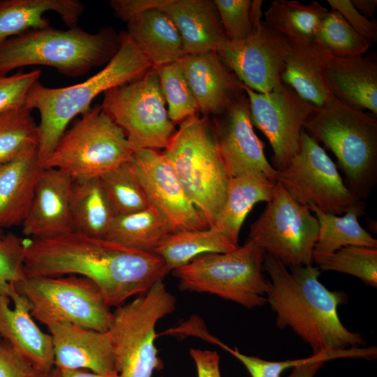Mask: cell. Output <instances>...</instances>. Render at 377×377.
Here are the masks:
<instances>
[{
    "instance_id": "bcb514c9",
    "label": "cell",
    "mask_w": 377,
    "mask_h": 377,
    "mask_svg": "<svg viewBox=\"0 0 377 377\" xmlns=\"http://www.w3.org/2000/svg\"><path fill=\"white\" fill-rule=\"evenodd\" d=\"M189 353L195 364L198 377H221L217 352L191 348Z\"/></svg>"
},
{
    "instance_id": "8fae6325",
    "label": "cell",
    "mask_w": 377,
    "mask_h": 377,
    "mask_svg": "<svg viewBox=\"0 0 377 377\" xmlns=\"http://www.w3.org/2000/svg\"><path fill=\"white\" fill-rule=\"evenodd\" d=\"M157 69L104 93L102 110L124 131L133 151L166 149L176 132Z\"/></svg>"
},
{
    "instance_id": "8d00e7d4",
    "label": "cell",
    "mask_w": 377,
    "mask_h": 377,
    "mask_svg": "<svg viewBox=\"0 0 377 377\" xmlns=\"http://www.w3.org/2000/svg\"><path fill=\"white\" fill-rule=\"evenodd\" d=\"M315 40L323 45L334 57L339 58L363 56L371 45L334 9L328 10L323 19Z\"/></svg>"
},
{
    "instance_id": "ac0fdd59",
    "label": "cell",
    "mask_w": 377,
    "mask_h": 377,
    "mask_svg": "<svg viewBox=\"0 0 377 377\" xmlns=\"http://www.w3.org/2000/svg\"><path fill=\"white\" fill-rule=\"evenodd\" d=\"M73 179L55 168L40 174L22 233L27 238L48 239L73 232L71 212Z\"/></svg>"
},
{
    "instance_id": "4dcf8cb0",
    "label": "cell",
    "mask_w": 377,
    "mask_h": 377,
    "mask_svg": "<svg viewBox=\"0 0 377 377\" xmlns=\"http://www.w3.org/2000/svg\"><path fill=\"white\" fill-rule=\"evenodd\" d=\"M328 10L318 1L303 4L297 1L274 0L264 13L265 22L292 44L314 40Z\"/></svg>"
},
{
    "instance_id": "7a4b0ae2",
    "label": "cell",
    "mask_w": 377,
    "mask_h": 377,
    "mask_svg": "<svg viewBox=\"0 0 377 377\" xmlns=\"http://www.w3.org/2000/svg\"><path fill=\"white\" fill-rule=\"evenodd\" d=\"M263 269L269 275L267 302L276 314V325L290 327L313 350V355L335 353L360 348L362 336L348 330L338 315L346 302L342 291L330 290L312 265L290 267L266 253Z\"/></svg>"
},
{
    "instance_id": "e575fe53",
    "label": "cell",
    "mask_w": 377,
    "mask_h": 377,
    "mask_svg": "<svg viewBox=\"0 0 377 377\" xmlns=\"http://www.w3.org/2000/svg\"><path fill=\"white\" fill-rule=\"evenodd\" d=\"M38 125L24 105L0 113V165L37 147Z\"/></svg>"
},
{
    "instance_id": "603a6c76",
    "label": "cell",
    "mask_w": 377,
    "mask_h": 377,
    "mask_svg": "<svg viewBox=\"0 0 377 377\" xmlns=\"http://www.w3.org/2000/svg\"><path fill=\"white\" fill-rule=\"evenodd\" d=\"M160 9L177 28L184 55L216 52L228 40L214 1L168 0Z\"/></svg>"
},
{
    "instance_id": "f907efd6",
    "label": "cell",
    "mask_w": 377,
    "mask_h": 377,
    "mask_svg": "<svg viewBox=\"0 0 377 377\" xmlns=\"http://www.w3.org/2000/svg\"><path fill=\"white\" fill-rule=\"evenodd\" d=\"M3 235V230L0 229V236Z\"/></svg>"
},
{
    "instance_id": "d590c367",
    "label": "cell",
    "mask_w": 377,
    "mask_h": 377,
    "mask_svg": "<svg viewBox=\"0 0 377 377\" xmlns=\"http://www.w3.org/2000/svg\"><path fill=\"white\" fill-rule=\"evenodd\" d=\"M313 262L324 271H337L377 286V248L348 246L328 255H313Z\"/></svg>"
},
{
    "instance_id": "4316f807",
    "label": "cell",
    "mask_w": 377,
    "mask_h": 377,
    "mask_svg": "<svg viewBox=\"0 0 377 377\" xmlns=\"http://www.w3.org/2000/svg\"><path fill=\"white\" fill-rule=\"evenodd\" d=\"M84 10L77 0L0 1V43L28 31L50 27L44 14L53 11L70 28L77 27Z\"/></svg>"
},
{
    "instance_id": "b9f144b4",
    "label": "cell",
    "mask_w": 377,
    "mask_h": 377,
    "mask_svg": "<svg viewBox=\"0 0 377 377\" xmlns=\"http://www.w3.org/2000/svg\"><path fill=\"white\" fill-rule=\"evenodd\" d=\"M0 377H58L56 367L40 369L2 339L0 345Z\"/></svg>"
},
{
    "instance_id": "277c9868",
    "label": "cell",
    "mask_w": 377,
    "mask_h": 377,
    "mask_svg": "<svg viewBox=\"0 0 377 377\" xmlns=\"http://www.w3.org/2000/svg\"><path fill=\"white\" fill-rule=\"evenodd\" d=\"M120 44V36L107 28L95 34L77 27L30 30L0 43V75L23 66L43 65L78 77L108 63Z\"/></svg>"
},
{
    "instance_id": "f546056e",
    "label": "cell",
    "mask_w": 377,
    "mask_h": 377,
    "mask_svg": "<svg viewBox=\"0 0 377 377\" xmlns=\"http://www.w3.org/2000/svg\"><path fill=\"white\" fill-rule=\"evenodd\" d=\"M308 206L319 225L313 255H328L348 246L377 248V240L358 221L364 214L363 201L350 207L342 216L324 212L312 205Z\"/></svg>"
},
{
    "instance_id": "ffe728a7",
    "label": "cell",
    "mask_w": 377,
    "mask_h": 377,
    "mask_svg": "<svg viewBox=\"0 0 377 377\" xmlns=\"http://www.w3.org/2000/svg\"><path fill=\"white\" fill-rule=\"evenodd\" d=\"M198 110L217 115L244 93L243 83L223 63L215 51L185 54L178 60Z\"/></svg>"
},
{
    "instance_id": "4fadbf2b",
    "label": "cell",
    "mask_w": 377,
    "mask_h": 377,
    "mask_svg": "<svg viewBox=\"0 0 377 377\" xmlns=\"http://www.w3.org/2000/svg\"><path fill=\"white\" fill-rule=\"evenodd\" d=\"M276 182L298 202L341 215L362 200L345 185L337 165L303 128L300 148L288 165L277 171Z\"/></svg>"
},
{
    "instance_id": "5bb4252c",
    "label": "cell",
    "mask_w": 377,
    "mask_h": 377,
    "mask_svg": "<svg viewBox=\"0 0 377 377\" xmlns=\"http://www.w3.org/2000/svg\"><path fill=\"white\" fill-rule=\"evenodd\" d=\"M252 123L267 138L273 151L272 165L284 170L300 148V134L316 107L302 99L283 83L268 93H258L243 85Z\"/></svg>"
},
{
    "instance_id": "83f0119b",
    "label": "cell",
    "mask_w": 377,
    "mask_h": 377,
    "mask_svg": "<svg viewBox=\"0 0 377 377\" xmlns=\"http://www.w3.org/2000/svg\"><path fill=\"white\" fill-rule=\"evenodd\" d=\"M275 183L258 172L230 178L225 205L212 227L238 246L240 230L247 214L256 203L271 200Z\"/></svg>"
},
{
    "instance_id": "3957f363",
    "label": "cell",
    "mask_w": 377,
    "mask_h": 377,
    "mask_svg": "<svg viewBox=\"0 0 377 377\" xmlns=\"http://www.w3.org/2000/svg\"><path fill=\"white\" fill-rule=\"evenodd\" d=\"M119 48L100 72L85 81L64 87L50 88L39 81L29 90L24 105L37 109L40 114L38 158L41 167L77 114L90 110L92 101L100 94L133 81L153 66L135 43L122 32Z\"/></svg>"
},
{
    "instance_id": "8992f818",
    "label": "cell",
    "mask_w": 377,
    "mask_h": 377,
    "mask_svg": "<svg viewBox=\"0 0 377 377\" xmlns=\"http://www.w3.org/2000/svg\"><path fill=\"white\" fill-rule=\"evenodd\" d=\"M163 154L212 227L225 205L230 177L218 153L212 122L196 114L184 119Z\"/></svg>"
},
{
    "instance_id": "44dd1931",
    "label": "cell",
    "mask_w": 377,
    "mask_h": 377,
    "mask_svg": "<svg viewBox=\"0 0 377 377\" xmlns=\"http://www.w3.org/2000/svg\"><path fill=\"white\" fill-rule=\"evenodd\" d=\"M0 337L37 368L54 367L52 337L34 322L28 301L17 290L10 298L0 295Z\"/></svg>"
},
{
    "instance_id": "ba28073f",
    "label": "cell",
    "mask_w": 377,
    "mask_h": 377,
    "mask_svg": "<svg viewBox=\"0 0 377 377\" xmlns=\"http://www.w3.org/2000/svg\"><path fill=\"white\" fill-rule=\"evenodd\" d=\"M123 130L96 106L65 131L43 168H55L73 180L100 177L132 159Z\"/></svg>"
},
{
    "instance_id": "5b68a950",
    "label": "cell",
    "mask_w": 377,
    "mask_h": 377,
    "mask_svg": "<svg viewBox=\"0 0 377 377\" xmlns=\"http://www.w3.org/2000/svg\"><path fill=\"white\" fill-rule=\"evenodd\" d=\"M336 156L348 186L360 200L377 182V120L334 98L316 108L304 127Z\"/></svg>"
},
{
    "instance_id": "d4e9b609",
    "label": "cell",
    "mask_w": 377,
    "mask_h": 377,
    "mask_svg": "<svg viewBox=\"0 0 377 377\" xmlns=\"http://www.w3.org/2000/svg\"><path fill=\"white\" fill-rule=\"evenodd\" d=\"M327 78L334 98L377 114V59L374 54L353 58L333 57Z\"/></svg>"
},
{
    "instance_id": "7dc6e473",
    "label": "cell",
    "mask_w": 377,
    "mask_h": 377,
    "mask_svg": "<svg viewBox=\"0 0 377 377\" xmlns=\"http://www.w3.org/2000/svg\"><path fill=\"white\" fill-rule=\"evenodd\" d=\"M349 356L348 352L312 355L306 362L293 367L291 374L286 377H313L326 361Z\"/></svg>"
},
{
    "instance_id": "9c48e42d",
    "label": "cell",
    "mask_w": 377,
    "mask_h": 377,
    "mask_svg": "<svg viewBox=\"0 0 377 377\" xmlns=\"http://www.w3.org/2000/svg\"><path fill=\"white\" fill-rule=\"evenodd\" d=\"M176 299L163 281L133 301L117 307L108 331L121 377H152L163 368L155 346L156 323L175 308Z\"/></svg>"
},
{
    "instance_id": "c3c4849f",
    "label": "cell",
    "mask_w": 377,
    "mask_h": 377,
    "mask_svg": "<svg viewBox=\"0 0 377 377\" xmlns=\"http://www.w3.org/2000/svg\"><path fill=\"white\" fill-rule=\"evenodd\" d=\"M354 7L365 17L374 19L377 7L376 0H350Z\"/></svg>"
},
{
    "instance_id": "cb8c5ba5",
    "label": "cell",
    "mask_w": 377,
    "mask_h": 377,
    "mask_svg": "<svg viewBox=\"0 0 377 377\" xmlns=\"http://www.w3.org/2000/svg\"><path fill=\"white\" fill-rule=\"evenodd\" d=\"M38 148L0 165V229L22 225L30 208L40 174Z\"/></svg>"
},
{
    "instance_id": "f35d334b",
    "label": "cell",
    "mask_w": 377,
    "mask_h": 377,
    "mask_svg": "<svg viewBox=\"0 0 377 377\" xmlns=\"http://www.w3.org/2000/svg\"><path fill=\"white\" fill-rule=\"evenodd\" d=\"M168 103V114L174 123H181L198 110L179 61L155 67Z\"/></svg>"
},
{
    "instance_id": "74e56055",
    "label": "cell",
    "mask_w": 377,
    "mask_h": 377,
    "mask_svg": "<svg viewBox=\"0 0 377 377\" xmlns=\"http://www.w3.org/2000/svg\"><path fill=\"white\" fill-rule=\"evenodd\" d=\"M228 41L250 37L261 24L262 0H214Z\"/></svg>"
},
{
    "instance_id": "ab89813d",
    "label": "cell",
    "mask_w": 377,
    "mask_h": 377,
    "mask_svg": "<svg viewBox=\"0 0 377 377\" xmlns=\"http://www.w3.org/2000/svg\"><path fill=\"white\" fill-rule=\"evenodd\" d=\"M24 238L13 233L0 236V295L10 298L14 284L23 281Z\"/></svg>"
},
{
    "instance_id": "1f68e13d",
    "label": "cell",
    "mask_w": 377,
    "mask_h": 377,
    "mask_svg": "<svg viewBox=\"0 0 377 377\" xmlns=\"http://www.w3.org/2000/svg\"><path fill=\"white\" fill-rule=\"evenodd\" d=\"M238 246L217 229L210 227L169 233L160 242L154 253L163 258L170 272L187 265L200 255L227 253Z\"/></svg>"
},
{
    "instance_id": "2e32d148",
    "label": "cell",
    "mask_w": 377,
    "mask_h": 377,
    "mask_svg": "<svg viewBox=\"0 0 377 377\" xmlns=\"http://www.w3.org/2000/svg\"><path fill=\"white\" fill-rule=\"evenodd\" d=\"M132 161L149 205L166 221L170 233L209 228L163 153L138 149L133 151Z\"/></svg>"
},
{
    "instance_id": "e0dca14e",
    "label": "cell",
    "mask_w": 377,
    "mask_h": 377,
    "mask_svg": "<svg viewBox=\"0 0 377 377\" xmlns=\"http://www.w3.org/2000/svg\"><path fill=\"white\" fill-rule=\"evenodd\" d=\"M219 155L230 178L251 172L276 182V170L265 155V144L254 132L244 91L212 122Z\"/></svg>"
},
{
    "instance_id": "7bdbcfd3",
    "label": "cell",
    "mask_w": 377,
    "mask_h": 377,
    "mask_svg": "<svg viewBox=\"0 0 377 377\" xmlns=\"http://www.w3.org/2000/svg\"><path fill=\"white\" fill-rule=\"evenodd\" d=\"M214 344L221 346L239 360L251 377H281L283 371L297 367L306 362L309 358L308 357L284 361H267L258 357L242 354L237 348H230L218 339H216Z\"/></svg>"
},
{
    "instance_id": "7402d4cb",
    "label": "cell",
    "mask_w": 377,
    "mask_h": 377,
    "mask_svg": "<svg viewBox=\"0 0 377 377\" xmlns=\"http://www.w3.org/2000/svg\"><path fill=\"white\" fill-rule=\"evenodd\" d=\"M333 57L316 40L291 43L281 75V81L305 101L316 108L325 106L334 98L327 78L328 68Z\"/></svg>"
},
{
    "instance_id": "52a82bcc",
    "label": "cell",
    "mask_w": 377,
    "mask_h": 377,
    "mask_svg": "<svg viewBox=\"0 0 377 377\" xmlns=\"http://www.w3.org/2000/svg\"><path fill=\"white\" fill-rule=\"evenodd\" d=\"M266 253L252 241L227 253L200 255L187 265L174 269L180 287L208 293L246 308L267 302V279L263 274Z\"/></svg>"
},
{
    "instance_id": "6da1fadb",
    "label": "cell",
    "mask_w": 377,
    "mask_h": 377,
    "mask_svg": "<svg viewBox=\"0 0 377 377\" xmlns=\"http://www.w3.org/2000/svg\"><path fill=\"white\" fill-rule=\"evenodd\" d=\"M24 244L26 278L84 276L100 288L110 307L145 293L169 272L163 258L155 253L74 231L48 239L27 237Z\"/></svg>"
},
{
    "instance_id": "d6986e66",
    "label": "cell",
    "mask_w": 377,
    "mask_h": 377,
    "mask_svg": "<svg viewBox=\"0 0 377 377\" xmlns=\"http://www.w3.org/2000/svg\"><path fill=\"white\" fill-rule=\"evenodd\" d=\"M47 327L52 339L57 369H87L104 375L118 374L108 332L85 329L66 322Z\"/></svg>"
},
{
    "instance_id": "484cf974",
    "label": "cell",
    "mask_w": 377,
    "mask_h": 377,
    "mask_svg": "<svg viewBox=\"0 0 377 377\" xmlns=\"http://www.w3.org/2000/svg\"><path fill=\"white\" fill-rule=\"evenodd\" d=\"M126 34L154 67L179 60L184 55L180 34L160 8L147 10L128 21Z\"/></svg>"
},
{
    "instance_id": "60d3db41",
    "label": "cell",
    "mask_w": 377,
    "mask_h": 377,
    "mask_svg": "<svg viewBox=\"0 0 377 377\" xmlns=\"http://www.w3.org/2000/svg\"><path fill=\"white\" fill-rule=\"evenodd\" d=\"M40 76L38 70L0 75V113L23 105L29 90Z\"/></svg>"
},
{
    "instance_id": "d6a6232c",
    "label": "cell",
    "mask_w": 377,
    "mask_h": 377,
    "mask_svg": "<svg viewBox=\"0 0 377 377\" xmlns=\"http://www.w3.org/2000/svg\"><path fill=\"white\" fill-rule=\"evenodd\" d=\"M169 233L166 221L149 205L138 212L116 215L104 238L130 249L154 253Z\"/></svg>"
},
{
    "instance_id": "9a60e30c",
    "label": "cell",
    "mask_w": 377,
    "mask_h": 377,
    "mask_svg": "<svg viewBox=\"0 0 377 377\" xmlns=\"http://www.w3.org/2000/svg\"><path fill=\"white\" fill-rule=\"evenodd\" d=\"M290 42L263 21L248 38L224 43L216 53L244 85L268 93L282 84L281 75Z\"/></svg>"
},
{
    "instance_id": "f1b7e54d",
    "label": "cell",
    "mask_w": 377,
    "mask_h": 377,
    "mask_svg": "<svg viewBox=\"0 0 377 377\" xmlns=\"http://www.w3.org/2000/svg\"><path fill=\"white\" fill-rule=\"evenodd\" d=\"M70 203L74 232L105 237L116 214L99 177L73 180Z\"/></svg>"
},
{
    "instance_id": "836d02e7",
    "label": "cell",
    "mask_w": 377,
    "mask_h": 377,
    "mask_svg": "<svg viewBox=\"0 0 377 377\" xmlns=\"http://www.w3.org/2000/svg\"><path fill=\"white\" fill-rule=\"evenodd\" d=\"M99 179L116 215L138 212L150 205L132 159Z\"/></svg>"
},
{
    "instance_id": "30bf717a",
    "label": "cell",
    "mask_w": 377,
    "mask_h": 377,
    "mask_svg": "<svg viewBox=\"0 0 377 377\" xmlns=\"http://www.w3.org/2000/svg\"><path fill=\"white\" fill-rule=\"evenodd\" d=\"M31 306V314L47 327L69 323L79 327L108 332L113 312L100 288L78 275L35 276L14 284Z\"/></svg>"
},
{
    "instance_id": "816d5d0a",
    "label": "cell",
    "mask_w": 377,
    "mask_h": 377,
    "mask_svg": "<svg viewBox=\"0 0 377 377\" xmlns=\"http://www.w3.org/2000/svg\"><path fill=\"white\" fill-rule=\"evenodd\" d=\"M1 342H2V339L0 337V345H1Z\"/></svg>"
},
{
    "instance_id": "ee69618b",
    "label": "cell",
    "mask_w": 377,
    "mask_h": 377,
    "mask_svg": "<svg viewBox=\"0 0 377 377\" xmlns=\"http://www.w3.org/2000/svg\"><path fill=\"white\" fill-rule=\"evenodd\" d=\"M332 9L337 10L350 27L371 45L377 41V22L361 14L350 0H327Z\"/></svg>"
},
{
    "instance_id": "681fc988",
    "label": "cell",
    "mask_w": 377,
    "mask_h": 377,
    "mask_svg": "<svg viewBox=\"0 0 377 377\" xmlns=\"http://www.w3.org/2000/svg\"><path fill=\"white\" fill-rule=\"evenodd\" d=\"M58 369V377H121L119 374L104 375L81 369Z\"/></svg>"
},
{
    "instance_id": "7c38bea8",
    "label": "cell",
    "mask_w": 377,
    "mask_h": 377,
    "mask_svg": "<svg viewBox=\"0 0 377 377\" xmlns=\"http://www.w3.org/2000/svg\"><path fill=\"white\" fill-rule=\"evenodd\" d=\"M267 203L251 225L247 240L286 267L312 265L319 225L309 206L296 201L278 182Z\"/></svg>"
},
{
    "instance_id": "f6af8a7d",
    "label": "cell",
    "mask_w": 377,
    "mask_h": 377,
    "mask_svg": "<svg viewBox=\"0 0 377 377\" xmlns=\"http://www.w3.org/2000/svg\"><path fill=\"white\" fill-rule=\"evenodd\" d=\"M168 0H112L110 6L115 14L124 20L154 8H161Z\"/></svg>"
}]
</instances>
